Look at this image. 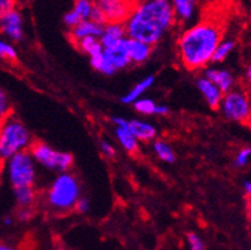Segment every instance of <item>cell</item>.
<instances>
[{"label": "cell", "instance_id": "cell-17", "mask_svg": "<svg viewBox=\"0 0 251 250\" xmlns=\"http://www.w3.org/2000/svg\"><path fill=\"white\" fill-rule=\"evenodd\" d=\"M127 54L130 57V63L142 64L148 60V57L152 54V48L143 42L127 38Z\"/></svg>", "mask_w": 251, "mask_h": 250}, {"label": "cell", "instance_id": "cell-38", "mask_svg": "<svg viewBox=\"0 0 251 250\" xmlns=\"http://www.w3.org/2000/svg\"><path fill=\"white\" fill-rule=\"evenodd\" d=\"M244 190H245V193L248 194V195H251V181L250 180L244 181Z\"/></svg>", "mask_w": 251, "mask_h": 250}, {"label": "cell", "instance_id": "cell-9", "mask_svg": "<svg viewBox=\"0 0 251 250\" xmlns=\"http://www.w3.org/2000/svg\"><path fill=\"white\" fill-rule=\"evenodd\" d=\"M0 32L12 42L22 41L25 37L23 16L18 8H13L0 18Z\"/></svg>", "mask_w": 251, "mask_h": 250}, {"label": "cell", "instance_id": "cell-29", "mask_svg": "<svg viewBox=\"0 0 251 250\" xmlns=\"http://www.w3.org/2000/svg\"><path fill=\"white\" fill-rule=\"evenodd\" d=\"M188 244L189 250H205V247H204V243L201 239V236L194 234V232L188 234Z\"/></svg>", "mask_w": 251, "mask_h": 250}, {"label": "cell", "instance_id": "cell-31", "mask_svg": "<svg viewBox=\"0 0 251 250\" xmlns=\"http://www.w3.org/2000/svg\"><path fill=\"white\" fill-rule=\"evenodd\" d=\"M89 19H91L92 22L99 23V25L101 26H106L105 16H103L102 10L100 9L96 3H93V8H92V12H91V16H89Z\"/></svg>", "mask_w": 251, "mask_h": 250}, {"label": "cell", "instance_id": "cell-24", "mask_svg": "<svg viewBox=\"0 0 251 250\" xmlns=\"http://www.w3.org/2000/svg\"><path fill=\"white\" fill-rule=\"evenodd\" d=\"M12 115V102L5 89L0 88V124Z\"/></svg>", "mask_w": 251, "mask_h": 250}, {"label": "cell", "instance_id": "cell-16", "mask_svg": "<svg viewBox=\"0 0 251 250\" xmlns=\"http://www.w3.org/2000/svg\"><path fill=\"white\" fill-rule=\"evenodd\" d=\"M126 127L138 142H150L157 136V129L152 124L142 120H127Z\"/></svg>", "mask_w": 251, "mask_h": 250}, {"label": "cell", "instance_id": "cell-39", "mask_svg": "<svg viewBox=\"0 0 251 250\" xmlns=\"http://www.w3.org/2000/svg\"><path fill=\"white\" fill-rule=\"evenodd\" d=\"M13 222H14V219H13L12 216H5L3 219V223L5 226H12Z\"/></svg>", "mask_w": 251, "mask_h": 250}, {"label": "cell", "instance_id": "cell-30", "mask_svg": "<svg viewBox=\"0 0 251 250\" xmlns=\"http://www.w3.org/2000/svg\"><path fill=\"white\" fill-rule=\"evenodd\" d=\"M80 22H82V19L79 18V16H78L73 9H70L69 12L64 16V23H65V26H67L69 29L74 28V27H75L76 25H79Z\"/></svg>", "mask_w": 251, "mask_h": 250}, {"label": "cell", "instance_id": "cell-32", "mask_svg": "<svg viewBox=\"0 0 251 250\" xmlns=\"http://www.w3.org/2000/svg\"><path fill=\"white\" fill-rule=\"evenodd\" d=\"M33 217V209L32 208H18L16 219L21 222H28Z\"/></svg>", "mask_w": 251, "mask_h": 250}, {"label": "cell", "instance_id": "cell-2", "mask_svg": "<svg viewBox=\"0 0 251 250\" xmlns=\"http://www.w3.org/2000/svg\"><path fill=\"white\" fill-rule=\"evenodd\" d=\"M222 23L214 18H205L185 29L177 41L178 57L182 65L188 70L207 67L222 41Z\"/></svg>", "mask_w": 251, "mask_h": 250}, {"label": "cell", "instance_id": "cell-34", "mask_svg": "<svg viewBox=\"0 0 251 250\" xmlns=\"http://www.w3.org/2000/svg\"><path fill=\"white\" fill-rule=\"evenodd\" d=\"M16 8V3L12 0H0V18L4 17L8 12Z\"/></svg>", "mask_w": 251, "mask_h": 250}, {"label": "cell", "instance_id": "cell-6", "mask_svg": "<svg viewBox=\"0 0 251 250\" xmlns=\"http://www.w3.org/2000/svg\"><path fill=\"white\" fill-rule=\"evenodd\" d=\"M28 152L36 164L49 170H57L61 172H69L74 164L73 155L69 152H60L51 146L40 140H35L29 147Z\"/></svg>", "mask_w": 251, "mask_h": 250}, {"label": "cell", "instance_id": "cell-40", "mask_svg": "<svg viewBox=\"0 0 251 250\" xmlns=\"http://www.w3.org/2000/svg\"><path fill=\"white\" fill-rule=\"evenodd\" d=\"M246 81H248L249 83L251 84V64L248 67V69H246Z\"/></svg>", "mask_w": 251, "mask_h": 250}, {"label": "cell", "instance_id": "cell-10", "mask_svg": "<svg viewBox=\"0 0 251 250\" xmlns=\"http://www.w3.org/2000/svg\"><path fill=\"white\" fill-rule=\"evenodd\" d=\"M102 54H103L106 63L112 68L114 72L126 68L130 64V57L127 54V37L121 42H119L118 45H115V46L103 49Z\"/></svg>", "mask_w": 251, "mask_h": 250}, {"label": "cell", "instance_id": "cell-14", "mask_svg": "<svg viewBox=\"0 0 251 250\" xmlns=\"http://www.w3.org/2000/svg\"><path fill=\"white\" fill-rule=\"evenodd\" d=\"M125 38H126V32H125L124 23H107L103 27L100 42L102 45V49H108L118 45Z\"/></svg>", "mask_w": 251, "mask_h": 250}, {"label": "cell", "instance_id": "cell-15", "mask_svg": "<svg viewBox=\"0 0 251 250\" xmlns=\"http://www.w3.org/2000/svg\"><path fill=\"white\" fill-rule=\"evenodd\" d=\"M197 85L198 89H199L201 95H203L205 102L209 105V108L214 109V110H216V109H220L221 101H222L223 97L222 92L217 88L216 85L210 82V81H208L207 78H204V77L198 78Z\"/></svg>", "mask_w": 251, "mask_h": 250}, {"label": "cell", "instance_id": "cell-4", "mask_svg": "<svg viewBox=\"0 0 251 250\" xmlns=\"http://www.w3.org/2000/svg\"><path fill=\"white\" fill-rule=\"evenodd\" d=\"M33 142L27 127L12 114L0 124V162H6L17 153L28 151Z\"/></svg>", "mask_w": 251, "mask_h": 250}, {"label": "cell", "instance_id": "cell-20", "mask_svg": "<svg viewBox=\"0 0 251 250\" xmlns=\"http://www.w3.org/2000/svg\"><path fill=\"white\" fill-rule=\"evenodd\" d=\"M76 49L79 51H82L83 54H87L91 57H95L97 55H101L103 49H102V45L100 42V38L96 37H86L78 41L76 44H74Z\"/></svg>", "mask_w": 251, "mask_h": 250}, {"label": "cell", "instance_id": "cell-33", "mask_svg": "<svg viewBox=\"0 0 251 250\" xmlns=\"http://www.w3.org/2000/svg\"><path fill=\"white\" fill-rule=\"evenodd\" d=\"M74 209L78 213H87L89 211V200L87 199L86 196H80L78 202H76Z\"/></svg>", "mask_w": 251, "mask_h": 250}, {"label": "cell", "instance_id": "cell-3", "mask_svg": "<svg viewBox=\"0 0 251 250\" xmlns=\"http://www.w3.org/2000/svg\"><path fill=\"white\" fill-rule=\"evenodd\" d=\"M80 198V184L70 172H61L46 192V203L55 213L63 215L74 209Z\"/></svg>", "mask_w": 251, "mask_h": 250}, {"label": "cell", "instance_id": "cell-25", "mask_svg": "<svg viewBox=\"0 0 251 250\" xmlns=\"http://www.w3.org/2000/svg\"><path fill=\"white\" fill-rule=\"evenodd\" d=\"M92 8V1H89V0H78V1H75V4H74L72 9L79 16V18L82 21H87V19H89V16H91Z\"/></svg>", "mask_w": 251, "mask_h": 250}, {"label": "cell", "instance_id": "cell-23", "mask_svg": "<svg viewBox=\"0 0 251 250\" xmlns=\"http://www.w3.org/2000/svg\"><path fill=\"white\" fill-rule=\"evenodd\" d=\"M235 45L236 42L233 41V40H231V38H228V40H222V41L220 42V45L217 46L216 51H214L212 61H213V63H221V61H223L225 59H227V56H228V55L232 53L233 49H235Z\"/></svg>", "mask_w": 251, "mask_h": 250}, {"label": "cell", "instance_id": "cell-7", "mask_svg": "<svg viewBox=\"0 0 251 250\" xmlns=\"http://www.w3.org/2000/svg\"><path fill=\"white\" fill-rule=\"evenodd\" d=\"M220 109L228 120L248 123L251 115L250 93L242 88H233L223 95Z\"/></svg>", "mask_w": 251, "mask_h": 250}, {"label": "cell", "instance_id": "cell-41", "mask_svg": "<svg viewBox=\"0 0 251 250\" xmlns=\"http://www.w3.org/2000/svg\"><path fill=\"white\" fill-rule=\"evenodd\" d=\"M54 250H67V248H65V247H61V245H60V247H56V248H55Z\"/></svg>", "mask_w": 251, "mask_h": 250}, {"label": "cell", "instance_id": "cell-19", "mask_svg": "<svg viewBox=\"0 0 251 250\" xmlns=\"http://www.w3.org/2000/svg\"><path fill=\"white\" fill-rule=\"evenodd\" d=\"M195 1L193 0H175L172 3V9L176 19H180L182 22H189L195 12Z\"/></svg>", "mask_w": 251, "mask_h": 250}, {"label": "cell", "instance_id": "cell-28", "mask_svg": "<svg viewBox=\"0 0 251 250\" xmlns=\"http://www.w3.org/2000/svg\"><path fill=\"white\" fill-rule=\"evenodd\" d=\"M251 159V147H244L242 149H240L239 153L236 155L235 157V164L236 166L239 167H244L245 165H248V162Z\"/></svg>", "mask_w": 251, "mask_h": 250}, {"label": "cell", "instance_id": "cell-11", "mask_svg": "<svg viewBox=\"0 0 251 250\" xmlns=\"http://www.w3.org/2000/svg\"><path fill=\"white\" fill-rule=\"evenodd\" d=\"M204 78L213 83L217 88L222 92L223 95L235 88V77L231 72L226 69H218V68H207L204 70Z\"/></svg>", "mask_w": 251, "mask_h": 250}, {"label": "cell", "instance_id": "cell-21", "mask_svg": "<svg viewBox=\"0 0 251 250\" xmlns=\"http://www.w3.org/2000/svg\"><path fill=\"white\" fill-rule=\"evenodd\" d=\"M153 82H154V77L153 76L147 77V78H144L143 81H140L139 83H137V84L134 85L133 88L129 91V93L123 97V100H121V101L124 102V104H127V105L134 104V102L137 101V100H139L140 96L143 95L147 89L151 88V85L153 84Z\"/></svg>", "mask_w": 251, "mask_h": 250}, {"label": "cell", "instance_id": "cell-8", "mask_svg": "<svg viewBox=\"0 0 251 250\" xmlns=\"http://www.w3.org/2000/svg\"><path fill=\"white\" fill-rule=\"evenodd\" d=\"M96 4L103 13L106 25L107 23H125L134 6V4L121 1V0H100Z\"/></svg>", "mask_w": 251, "mask_h": 250}, {"label": "cell", "instance_id": "cell-36", "mask_svg": "<svg viewBox=\"0 0 251 250\" xmlns=\"http://www.w3.org/2000/svg\"><path fill=\"white\" fill-rule=\"evenodd\" d=\"M154 114L159 115V116H165V115L169 114V108H167L166 105H156Z\"/></svg>", "mask_w": 251, "mask_h": 250}, {"label": "cell", "instance_id": "cell-1", "mask_svg": "<svg viewBox=\"0 0 251 250\" xmlns=\"http://www.w3.org/2000/svg\"><path fill=\"white\" fill-rule=\"evenodd\" d=\"M176 23L172 4L167 0H151L134 4L129 18L125 21L126 37L143 42L152 48Z\"/></svg>", "mask_w": 251, "mask_h": 250}, {"label": "cell", "instance_id": "cell-22", "mask_svg": "<svg viewBox=\"0 0 251 250\" xmlns=\"http://www.w3.org/2000/svg\"><path fill=\"white\" fill-rule=\"evenodd\" d=\"M153 151L157 155V157L162 160L163 162H169V164L175 162V153H174L171 147L163 140H156L153 143Z\"/></svg>", "mask_w": 251, "mask_h": 250}, {"label": "cell", "instance_id": "cell-13", "mask_svg": "<svg viewBox=\"0 0 251 250\" xmlns=\"http://www.w3.org/2000/svg\"><path fill=\"white\" fill-rule=\"evenodd\" d=\"M111 120L112 123L115 124V127H116L115 133H116V138H118L121 147L125 148V151H127L129 153L138 152L139 142L134 138L133 134H131L130 132H129V129H127V120H125L124 117H112Z\"/></svg>", "mask_w": 251, "mask_h": 250}, {"label": "cell", "instance_id": "cell-26", "mask_svg": "<svg viewBox=\"0 0 251 250\" xmlns=\"http://www.w3.org/2000/svg\"><path fill=\"white\" fill-rule=\"evenodd\" d=\"M17 56H18L17 49L10 42L5 41L3 38H0V59L1 60L13 61L16 60Z\"/></svg>", "mask_w": 251, "mask_h": 250}, {"label": "cell", "instance_id": "cell-27", "mask_svg": "<svg viewBox=\"0 0 251 250\" xmlns=\"http://www.w3.org/2000/svg\"><path fill=\"white\" fill-rule=\"evenodd\" d=\"M134 109L142 115H153L156 110V105L150 98H139L134 102Z\"/></svg>", "mask_w": 251, "mask_h": 250}, {"label": "cell", "instance_id": "cell-12", "mask_svg": "<svg viewBox=\"0 0 251 250\" xmlns=\"http://www.w3.org/2000/svg\"><path fill=\"white\" fill-rule=\"evenodd\" d=\"M103 27L105 26L92 22L91 19H87V21H82L79 25H76L74 28L69 29L68 36H69L70 41L73 42L74 45L86 37L100 38L102 36V32H103Z\"/></svg>", "mask_w": 251, "mask_h": 250}, {"label": "cell", "instance_id": "cell-37", "mask_svg": "<svg viewBox=\"0 0 251 250\" xmlns=\"http://www.w3.org/2000/svg\"><path fill=\"white\" fill-rule=\"evenodd\" d=\"M0 250H18L16 247H13L12 244H8V243H3L0 241Z\"/></svg>", "mask_w": 251, "mask_h": 250}, {"label": "cell", "instance_id": "cell-18", "mask_svg": "<svg viewBox=\"0 0 251 250\" xmlns=\"http://www.w3.org/2000/svg\"><path fill=\"white\" fill-rule=\"evenodd\" d=\"M14 199L18 208H32L37 199V192L35 187H25L13 189Z\"/></svg>", "mask_w": 251, "mask_h": 250}, {"label": "cell", "instance_id": "cell-42", "mask_svg": "<svg viewBox=\"0 0 251 250\" xmlns=\"http://www.w3.org/2000/svg\"><path fill=\"white\" fill-rule=\"evenodd\" d=\"M249 125V127L251 128V115H250V117H249V120H248V123H246Z\"/></svg>", "mask_w": 251, "mask_h": 250}, {"label": "cell", "instance_id": "cell-5", "mask_svg": "<svg viewBox=\"0 0 251 250\" xmlns=\"http://www.w3.org/2000/svg\"><path fill=\"white\" fill-rule=\"evenodd\" d=\"M6 177L13 189L35 187L36 162L28 151L17 153L5 162Z\"/></svg>", "mask_w": 251, "mask_h": 250}, {"label": "cell", "instance_id": "cell-35", "mask_svg": "<svg viewBox=\"0 0 251 250\" xmlns=\"http://www.w3.org/2000/svg\"><path fill=\"white\" fill-rule=\"evenodd\" d=\"M101 151L102 153L107 157H114L115 156V147L112 146L111 143H108L107 140H102L101 142Z\"/></svg>", "mask_w": 251, "mask_h": 250}]
</instances>
